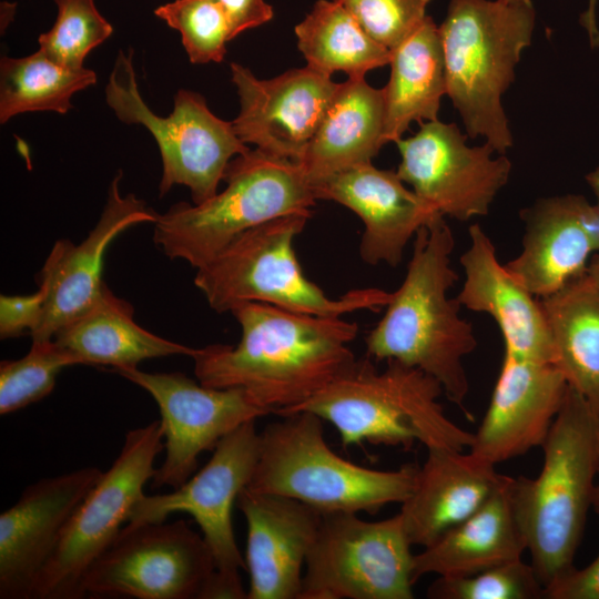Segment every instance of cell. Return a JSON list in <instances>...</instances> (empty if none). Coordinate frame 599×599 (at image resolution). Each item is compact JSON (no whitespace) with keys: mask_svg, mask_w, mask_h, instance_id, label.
Here are the masks:
<instances>
[{"mask_svg":"<svg viewBox=\"0 0 599 599\" xmlns=\"http://www.w3.org/2000/svg\"><path fill=\"white\" fill-rule=\"evenodd\" d=\"M105 100L120 121L143 125L156 141L162 159L161 196L174 185H184L191 192L192 203L211 199L217 193L229 163L250 151L233 123L213 114L196 92L179 90L170 115L155 114L141 97L132 50L119 51L105 87Z\"/></svg>","mask_w":599,"mask_h":599,"instance_id":"cell-9","label":"cell"},{"mask_svg":"<svg viewBox=\"0 0 599 599\" xmlns=\"http://www.w3.org/2000/svg\"><path fill=\"white\" fill-rule=\"evenodd\" d=\"M444 217L435 215L414 236L404 281L392 293L380 321L366 335V353L432 376L448 400L474 422L464 406L469 383L463 359L476 348L477 341L471 324L459 316L457 297L447 296L458 276L450 267L455 240Z\"/></svg>","mask_w":599,"mask_h":599,"instance_id":"cell-2","label":"cell"},{"mask_svg":"<svg viewBox=\"0 0 599 599\" xmlns=\"http://www.w3.org/2000/svg\"><path fill=\"white\" fill-rule=\"evenodd\" d=\"M97 82L88 68L62 65L41 50L0 60V122L26 112L52 111L65 114L74 93Z\"/></svg>","mask_w":599,"mask_h":599,"instance_id":"cell-31","label":"cell"},{"mask_svg":"<svg viewBox=\"0 0 599 599\" xmlns=\"http://www.w3.org/2000/svg\"><path fill=\"white\" fill-rule=\"evenodd\" d=\"M280 417L260 433L258 458L246 486L251 490L298 500L322 515L375 514L388 504H402L413 491L418 465L395 470L359 466L329 448L317 415Z\"/></svg>","mask_w":599,"mask_h":599,"instance_id":"cell-6","label":"cell"},{"mask_svg":"<svg viewBox=\"0 0 599 599\" xmlns=\"http://www.w3.org/2000/svg\"><path fill=\"white\" fill-rule=\"evenodd\" d=\"M535 27L532 2L450 0L439 27L447 95L467 135L483 136L495 152L512 146L501 95L515 80Z\"/></svg>","mask_w":599,"mask_h":599,"instance_id":"cell-5","label":"cell"},{"mask_svg":"<svg viewBox=\"0 0 599 599\" xmlns=\"http://www.w3.org/2000/svg\"><path fill=\"white\" fill-rule=\"evenodd\" d=\"M230 19L233 39L241 32L273 19L274 11L264 0H219Z\"/></svg>","mask_w":599,"mask_h":599,"instance_id":"cell-39","label":"cell"},{"mask_svg":"<svg viewBox=\"0 0 599 599\" xmlns=\"http://www.w3.org/2000/svg\"><path fill=\"white\" fill-rule=\"evenodd\" d=\"M598 454H599V432H598ZM591 508L599 516V465H598L597 479H596V484H595V487H593Z\"/></svg>","mask_w":599,"mask_h":599,"instance_id":"cell-43","label":"cell"},{"mask_svg":"<svg viewBox=\"0 0 599 599\" xmlns=\"http://www.w3.org/2000/svg\"><path fill=\"white\" fill-rule=\"evenodd\" d=\"M148 392L159 406L165 458L152 487L176 488L197 467V457L241 425L271 414L242 388H214L180 372L148 373L138 367L114 369Z\"/></svg>","mask_w":599,"mask_h":599,"instance_id":"cell-14","label":"cell"},{"mask_svg":"<svg viewBox=\"0 0 599 599\" xmlns=\"http://www.w3.org/2000/svg\"><path fill=\"white\" fill-rule=\"evenodd\" d=\"M540 302L554 365L599 416V291L586 274Z\"/></svg>","mask_w":599,"mask_h":599,"instance_id":"cell-29","label":"cell"},{"mask_svg":"<svg viewBox=\"0 0 599 599\" xmlns=\"http://www.w3.org/2000/svg\"><path fill=\"white\" fill-rule=\"evenodd\" d=\"M226 186L200 203L179 202L156 216L153 241L171 260L199 268L240 234L280 216L309 213L316 203L300 163L258 149L227 165Z\"/></svg>","mask_w":599,"mask_h":599,"instance_id":"cell-8","label":"cell"},{"mask_svg":"<svg viewBox=\"0 0 599 599\" xmlns=\"http://www.w3.org/2000/svg\"><path fill=\"white\" fill-rule=\"evenodd\" d=\"M181 34L192 63L221 62L233 39L227 13L219 0H174L154 10Z\"/></svg>","mask_w":599,"mask_h":599,"instance_id":"cell-33","label":"cell"},{"mask_svg":"<svg viewBox=\"0 0 599 599\" xmlns=\"http://www.w3.org/2000/svg\"><path fill=\"white\" fill-rule=\"evenodd\" d=\"M509 479L470 517L414 555V583L428 573L465 577L521 558L527 545L511 507Z\"/></svg>","mask_w":599,"mask_h":599,"instance_id":"cell-26","label":"cell"},{"mask_svg":"<svg viewBox=\"0 0 599 599\" xmlns=\"http://www.w3.org/2000/svg\"><path fill=\"white\" fill-rule=\"evenodd\" d=\"M599 416L568 385L536 478L509 479L514 515L544 589L573 568L597 479Z\"/></svg>","mask_w":599,"mask_h":599,"instance_id":"cell-3","label":"cell"},{"mask_svg":"<svg viewBox=\"0 0 599 599\" xmlns=\"http://www.w3.org/2000/svg\"><path fill=\"white\" fill-rule=\"evenodd\" d=\"M309 217V213H295L250 229L196 268L194 284L211 308L223 313L241 303L257 302L296 313L342 317L385 307L392 293L384 290H353L331 298L304 275L294 240Z\"/></svg>","mask_w":599,"mask_h":599,"instance_id":"cell-7","label":"cell"},{"mask_svg":"<svg viewBox=\"0 0 599 599\" xmlns=\"http://www.w3.org/2000/svg\"><path fill=\"white\" fill-rule=\"evenodd\" d=\"M400 516L412 546L426 547L470 517L505 481L496 466L471 451L427 449Z\"/></svg>","mask_w":599,"mask_h":599,"instance_id":"cell-24","label":"cell"},{"mask_svg":"<svg viewBox=\"0 0 599 599\" xmlns=\"http://www.w3.org/2000/svg\"><path fill=\"white\" fill-rule=\"evenodd\" d=\"M417 133L395 143L402 156L397 174L404 183L444 216L468 221L488 214L506 185L511 163L505 154L493 158L488 144L469 146L454 123H419Z\"/></svg>","mask_w":599,"mask_h":599,"instance_id":"cell-15","label":"cell"},{"mask_svg":"<svg viewBox=\"0 0 599 599\" xmlns=\"http://www.w3.org/2000/svg\"><path fill=\"white\" fill-rule=\"evenodd\" d=\"M160 420L126 433L119 456L68 521L60 541L39 573L31 599L83 598L82 581L93 561L113 542L152 479L164 448Z\"/></svg>","mask_w":599,"mask_h":599,"instance_id":"cell-10","label":"cell"},{"mask_svg":"<svg viewBox=\"0 0 599 599\" xmlns=\"http://www.w3.org/2000/svg\"><path fill=\"white\" fill-rule=\"evenodd\" d=\"M383 89L364 78L338 83L300 162L313 185L344 170L372 163L384 144Z\"/></svg>","mask_w":599,"mask_h":599,"instance_id":"cell-25","label":"cell"},{"mask_svg":"<svg viewBox=\"0 0 599 599\" xmlns=\"http://www.w3.org/2000/svg\"><path fill=\"white\" fill-rule=\"evenodd\" d=\"M231 71L241 105L232 121L237 136L265 153L300 163L338 83L307 65L270 80H260L234 62Z\"/></svg>","mask_w":599,"mask_h":599,"instance_id":"cell-16","label":"cell"},{"mask_svg":"<svg viewBox=\"0 0 599 599\" xmlns=\"http://www.w3.org/2000/svg\"><path fill=\"white\" fill-rule=\"evenodd\" d=\"M375 41L393 50L425 20L430 0H333Z\"/></svg>","mask_w":599,"mask_h":599,"instance_id":"cell-36","label":"cell"},{"mask_svg":"<svg viewBox=\"0 0 599 599\" xmlns=\"http://www.w3.org/2000/svg\"><path fill=\"white\" fill-rule=\"evenodd\" d=\"M377 370L368 358L355 359L314 396L280 416L309 412L333 424L344 446L386 445L410 449L465 450L474 434L453 423L438 398L440 384L423 370L387 361Z\"/></svg>","mask_w":599,"mask_h":599,"instance_id":"cell-4","label":"cell"},{"mask_svg":"<svg viewBox=\"0 0 599 599\" xmlns=\"http://www.w3.org/2000/svg\"><path fill=\"white\" fill-rule=\"evenodd\" d=\"M586 181L592 190L597 199L596 205L599 207V166L586 175Z\"/></svg>","mask_w":599,"mask_h":599,"instance_id":"cell-42","label":"cell"},{"mask_svg":"<svg viewBox=\"0 0 599 599\" xmlns=\"http://www.w3.org/2000/svg\"><path fill=\"white\" fill-rule=\"evenodd\" d=\"M241 326L236 345L211 344L192 356L207 387L242 388L280 416L314 396L356 358L348 344L356 323L245 302L231 311Z\"/></svg>","mask_w":599,"mask_h":599,"instance_id":"cell-1","label":"cell"},{"mask_svg":"<svg viewBox=\"0 0 599 599\" xmlns=\"http://www.w3.org/2000/svg\"><path fill=\"white\" fill-rule=\"evenodd\" d=\"M390 52V77L383 88L384 144L402 139L412 122L438 120L447 93L439 27L430 17Z\"/></svg>","mask_w":599,"mask_h":599,"instance_id":"cell-28","label":"cell"},{"mask_svg":"<svg viewBox=\"0 0 599 599\" xmlns=\"http://www.w3.org/2000/svg\"><path fill=\"white\" fill-rule=\"evenodd\" d=\"M568 389L564 374L549 363L504 353L484 419L469 448L497 465L542 446Z\"/></svg>","mask_w":599,"mask_h":599,"instance_id":"cell-19","label":"cell"},{"mask_svg":"<svg viewBox=\"0 0 599 599\" xmlns=\"http://www.w3.org/2000/svg\"><path fill=\"white\" fill-rule=\"evenodd\" d=\"M102 470L84 467L28 486L0 515V598L31 599L33 585Z\"/></svg>","mask_w":599,"mask_h":599,"instance_id":"cell-17","label":"cell"},{"mask_svg":"<svg viewBox=\"0 0 599 599\" xmlns=\"http://www.w3.org/2000/svg\"><path fill=\"white\" fill-rule=\"evenodd\" d=\"M132 305L106 286L85 313L62 327L53 339L79 365L138 367L142 361L171 355L192 357L196 348L160 337L133 319Z\"/></svg>","mask_w":599,"mask_h":599,"instance_id":"cell-27","label":"cell"},{"mask_svg":"<svg viewBox=\"0 0 599 599\" xmlns=\"http://www.w3.org/2000/svg\"><path fill=\"white\" fill-rule=\"evenodd\" d=\"M312 186L316 200L337 202L363 221L359 256L368 265H399L410 238L439 214L408 190L396 172L372 163L344 170Z\"/></svg>","mask_w":599,"mask_h":599,"instance_id":"cell-22","label":"cell"},{"mask_svg":"<svg viewBox=\"0 0 599 599\" xmlns=\"http://www.w3.org/2000/svg\"><path fill=\"white\" fill-rule=\"evenodd\" d=\"M215 570L202 535L185 520L130 524L90 566L83 597L199 599Z\"/></svg>","mask_w":599,"mask_h":599,"instance_id":"cell-12","label":"cell"},{"mask_svg":"<svg viewBox=\"0 0 599 599\" xmlns=\"http://www.w3.org/2000/svg\"><path fill=\"white\" fill-rule=\"evenodd\" d=\"M78 359L53 338L32 341L30 351L0 364V414L7 415L48 396L59 373Z\"/></svg>","mask_w":599,"mask_h":599,"instance_id":"cell-32","label":"cell"},{"mask_svg":"<svg viewBox=\"0 0 599 599\" xmlns=\"http://www.w3.org/2000/svg\"><path fill=\"white\" fill-rule=\"evenodd\" d=\"M522 250L507 270L536 297L587 274L599 252V207L579 194L540 199L520 212Z\"/></svg>","mask_w":599,"mask_h":599,"instance_id":"cell-20","label":"cell"},{"mask_svg":"<svg viewBox=\"0 0 599 599\" xmlns=\"http://www.w3.org/2000/svg\"><path fill=\"white\" fill-rule=\"evenodd\" d=\"M587 276L599 291V252L591 256L587 268Z\"/></svg>","mask_w":599,"mask_h":599,"instance_id":"cell-41","label":"cell"},{"mask_svg":"<svg viewBox=\"0 0 599 599\" xmlns=\"http://www.w3.org/2000/svg\"><path fill=\"white\" fill-rule=\"evenodd\" d=\"M545 599H599V555L581 569L571 568L544 589Z\"/></svg>","mask_w":599,"mask_h":599,"instance_id":"cell-38","label":"cell"},{"mask_svg":"<svg viewBox=\"0 0 599 599\" xmlns=\"http://www.w3.org/2000/svg\"><path fill=\"white\" fill-rule=\"evenodd\" d=\"M507 2H529L531 0H504ZM599 0H588V7L580 16L579 22L586 30L592 49H599V28L597 23V6Z\"/></svg>","mask_w":599,"mask_h":599,"instance_id":"cell-40","label":"cell"},{"mask_svg":"<svg viewBox=\"0 0 599 599\" xmlns=\"http://www.w3.org/2000/svg\"><path fill=\"white\" fill-rule=\"evenodd\" d=\"M120 171L112 180L100 219L79 244L58 240L40 272L48 288L41 321L30 334L32 341L52 339L65 325L81 316L99 300L105 283L103 260L110 243L136 224L154 223L158 213L134 194H121Z\"/></svg>","mask_w":599,"mask_h":599,"instance_id":"cell-18","label":"cell"},{"mask_svg":"<svg viewBox=\"0 0 599 599\" xmlns=\"http://www.w3.org/2000/svg\"><path fill=\"white\" fill-rule=\"evenodd\" d=\"M236 505L247 526L246 599H300L303 567L323 515L298 500L247 487Z\"/></svg>","mask_w":599,"mask_h":599,"instance_id":"cell-21","label":"cell"},{"mask_svg":"<svg viewBox=\"0 0 599 599\" xmlns=\"http://www.w3.org/2000/svg\"><path fill=\"white\" fill-rule=\"evenodd\" d=\"M58 13L53 27L40 34L39 50L53 61L82 68L87 55L113 32L94 0H54Z\"/></svg>","mask_w":599,"mask_h":599,"instance_id":"cell-34","label":"cell"},{"mask_svg":"<svg viewBox=\"0 0 599 599\" xmlns=\"http://www.w3.org/2000/svg\"><path fill=\"white\" fill-rule=\"evenodd\" d=\"M469 247L459 261L465 282L457 296L461 306L486 313L499 327L506 354L554 364V348L541 302L496 255V247L479 224L470 225Z\"/></svg>","mask_w":599,"mask_h":599,"instance_id":"cell-23","label":"cell"},{"mask_svg":"<svg viewBox=\"0 0 599 599\" xmlns=\"http://www.w3.org/2000/svg\"><path fill=\"white\" fill-rule=\"evenodd\" d=\"M400 514L367 521L325 514L308 550L300 599H413V560Z\"/></svg>","mask_w":599,"mask_h":599,"instance_id":"cell-11","label":"cell"},{"mask_svg":"<svg viewBox=\"0 0 599 599\" xmlns=\"http://www.w3.org/2000/svg\"><path fill=\"white\" fill-rule=\"evenodd\" d=\"M260 433L255 420L247 422L222 438L210 460L172 493L145 496L134 504L128 522H162L174 512L191 515L199 525L223 578L242 583L246 568L236 544L232 508L255 469Z\"/></svg>","mask_w":599,"mask_h":599,"instance_id":"cell-13","label":"cell"},{"mask_svg":"<svg viewBox=\"0 0 599 599\" xmlns=\"http://www.w3.org/2000/svg\"><path fill=\"white\" fill-rule=\"evenodd\" d=\"M297 47L307 67L331 77L343 71L348 78H364L389 64L390 50L375 41L352 14L333 0H318L295 27Z\"/></svg>","mask_w":599,"mask_h":599,"instance_id":"cell-30","label":"cell"},{"mask_svg":"<svg viewBox=\"0 0 599 599\" xmlns=\"http://www.w3.org/2000/svg\"><path fill=\"white\" fill-rule=\"evenodd\" d=\"M47 295V285L41 282H39L38 291L33 294L1 295V338L16 337L27 331L31 334L41 321Z\"/></svg>","mask_w":599,"mask_h":599,"instance_id":"cell-37","label":"cell"},{"mask_svg":"<svg viewBox=\"0 0 599 599\" xmlns=\"http://www.w3.org/2000/svg\"><path fill=\"white\" fill-rule=\"evenodd\" d=\"M432 599H540L544 587L531 566L516 559L465 577H437Z\"/></svg>","mask_w":599,"mask_h":599,"instance_id":"cell-35","label":"cell"}]
</instances>
